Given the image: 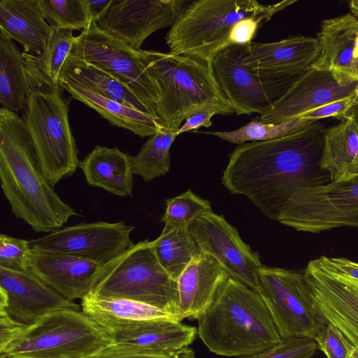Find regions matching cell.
<instances>
[{"mask_svg":"<svg viewBox=\"0 0 358 358\" xmlns=\"http://www.w3.org/2000/svg\"><path fill=\"white\" fill-rule=\"evenodd\" d=\"M134 227L124 222L81 223L31 239V250L64 253L104 264L131 247Z\"/></svg>","mask_w":358,"mask_h":358,"instance_id":"cell-13","label":"cell"},{"mask_svg":"<svg viewBox=\"0 0 358 358\" xmlns=\"http://www.w3.org/2000/svg\"><path fill=\"white\" fill-rule=\"evenodd\" d=\"M60 78L159 119L157 113L129 87L96 66L68 56L61 71Z\"/></svg>","mask_w":358,"mask_h":358,"instance_id":"cell-26","label":"cell"},{"mask_svg":"<svg viewBox=\"0 0 358 358\" xmlns=\"http://www.w3.org/2000/svg\"><path fill=\"white\" fill-rule=\"evenodd\" d=\"M229 278L224 267L210 255L201 252L196 256L177 279L178 320H196Z\"/></svg>","mask_w":358,"mask_h":358,"instance_id":"cell-23","label":"cell"},{"mask_svg":"<svg viewBox=\"0 0 358 358\" xmlns=\"http://www.w3.org/2000/svg\"><path fill=\"white\" fill-rule=\"evenodd\" d=\"M316 38L321 51L310 68L330 71L338 83H358V16L322 20Z\"/></svg>","mask_w":358,"mask_h":358,"instance_id":"cell-19","label":"cell"},{"mask_svg":"<svg viewBox=\"0 0 358 358\" xmlns=\"http://www.w3.org/2000/svg\"><path fill=\"white\" fill-rule=\"evenodd\" d=\"M277 221L313 234L343 227L358 228V175L298 189L280 210Z\"/></svg>","mask_w":358,"mask_h":358,"instance_id":"cell-10","label":"cell"},{"mask_svg":"<svg viewBox=\"0 0 358 358\" xmlns=\"http://www.w3.org/2000/svg\"><path fill=\"white\" fill-rule=\"evenodd\" d=\"M318 349L313 338H282L278 344L255 355L239 358H311Z\"/></svg>","mask_w":358,"mask_h":358,"instance_id":"cell-37","label":"cell"},{"mask_svg":"<svg viewBox=\"0 0 358 358\" xmlns=\"http://www.w3.org/2000/svg\"><path fill=\"white\" fill-rule=\"evenodd\" d=\"M62 90L95 110L111 124L132 131L141 137L154 135L161 120L115 100L98 95L77 84L60 78Z\"/></svg>","mask_w":358,"mask_h":358,"instance_id":"cell-28","label":"cell"},{"mask_svg":"<svg viewBox=\"0 0 358 358\" xmlns=\"http://www.w3.org/2000/svg\"><path fill=\"white\" fill-rule=\"evenodd\" d=\"M128 299L158 308L178 320L177 280L159 264L148 239L134 245L101 266L89 293Z\"/></svg>","mask_w":358,"mask_h":358,"instance_id":"cell-5","label":"cell"},{"mask_svg":"<svg viewBox=\"0 0 358 358\" xmlns=\"http://www.w3.org/2000/svg\"><path fill=\"white\" fill-rule=\"evenodd\" d=\"M349 358H358V350L355 348Z\"/></svg>","mask_w":358,"mask_h":358,"instance_id":"cell-47","label":"cell"},{"mask_svg":"<svg viewBox=\"0 0 358 358\" xmlns=\"http://www.w3.org/2000/svg\"><path fill=\"white\" fill-rule=\"evenodd\" d=\"M190 0H113L97 27L135 50L155 31L171 27Z\"/></svg>","mask_w":358,"mask_h":358,"instance_id":"cell-15","label":"cell"},{"mask_svg":"<svg viewBox=\"0 0 358 358\" xmlns=\"http://www.w3.org/2000/svg\"><path fill=\"white\" fill-rule=\"evenodd\" d=\"M196 320L199 337L217 355H252L282 340L260 294L232 278Z\"/></svg>","mask_w":358,"mask_h":358,"instance_id":"cell-3","label":"cell"},{"mask_svg":"<svg viewBox=\"0 0 358 358\" xmlns=\"http://www.w3.org/2000/svg\"><path fill=\"white\" fill-rule=\"evenodd\" d=\"M82 358H194V354L191 349L176 355H162L112 342Z\"/></svg>","mask_w":358,"mask_h":358,"instance_id":"cell-40","label":"cell"},{"mask_svg":"<svg viewBox=\"0 0 358 358\" xmlns=\"http://www.w3.org/2000/svg\"><path fill=\"white\" fill-rule=\"evenodd\" d=\"M0 27L22 46L24 52L34 55L43 52L52 29L38 0H1Z\"/></svg>","mask_w":358,"mask_h":358,"instance_id":"cell-24","label":"cell"},{"mask_svg":"<svg viewBox=\"0 0 358 358\" xmlns=\"http://www.w3.org/2000/svg\"><path fill=\"white\" fill-rule=\"evenodd\" d=\"M22 52L0 27L1 108L15 113L26 107L27 99L31 90Z\"/></svg>","mask_w":358,"mask_h":358,"instance_id":"cell-31","label":"cell"},{"mask_svg":"<svg viewBox=\"0 0 358 358\" xmlns=\"http://www.w3.org/2000/svg\"></svg>","mask_w":358,"mask_h":358,"instance_id":"cell-49","label":"cell"},{"mask_svg":"<svg viewBox=\"0 0 358 358\" xmlns=\"http://www.w3.org/2000/svg\"><path fill=\"white\" fill-rule=\"evenodd\" d=\"M327 358H349L355 347L331 324L326 322L315 338Z\"/></svg>","mask_w":358,"mask_h":358,"instance_id":"cell-39","label":"cell"},{"mask_svg":"<svg viewBox=\"0 0 358 358\" xmlns=\"http://www.w3.org/2000/svg\"><path fill=\"white\" fill-rule=\"evenodd\" d=\"M266 6L256 0L192 1L166 34L169 52L210 64L217 54L229 47L233 26Z\"/></svg>","mask_w":358,"mask_h":358,"instance_id":"cell-7","label":"cell"},{"mask_svg":"<svg viewBox=\"0 0 358 358\" xmlns=\"http://www.w3.org/2000/svg\"><path fill=\"white\" fill-rule=\"evenodd\" d=\"M152 246L161 266L176 280L201 252L188 227L164 226L160 236L152 241Z\"/></svg>","mask_w":358,"mask_h":358,"instance_id":"cell-32","label":"cell"},{"mask_svg":"<svg viewBox=\"0 0 358 358\" xmlns=\"http://www.w3.org/2000/svg\"><path fill=\"white\" fill-rule=\"evenodd\" d=\"M111 343L104 329L82 310L65 308L23 324L0 349V358H82Z\"/></svg>","mask_w":358,"mask_h":358,"instance_id":"cell-6","label":"cell"},{"mask_svg":"<svg viewBox=\"0 0 358 358\" xmlns=\"http://www.w3.org/2000/svg\"><path fill=\"white\" fill-rule=\"evenodd\" d=\"M315 122L297 117L278 124L263 123L259 117L252 119L245 125L230 131H197L210 134L236 144L247 142L269 141L294 133Z\"/></svg>","mask_w":358,"mask_h":358,"instance_id":"cell-34","label":"cell"},{"mask_svg":"<svg viewBox=\"0 0 358 358\" xmlns=\"http://www.w3.org/2000/svg\"><path fill=\"white\" fill-rule=\"evenodd\" d=\"M177 131L159 123L156 133L150 136L136 156H131L134 174L145 182L166 175L170 170L169 151L178 136Z\"/></svg>","mask_w":358,"mask_h":358,"instance_id":"cell-33","label":"cell"},{"mask_svg":"<svg viewBox=\"0 0 358 358\" xmlns=\"http://www.w3.org/2000/svg\"><path fill=\"white\" fill-rule=\"evenodd\" d=\"M101 265L68 254L31 250L29 270L65 299L74 301L90 292Z\"/></svg>","mask_w":358,"mask_h":358,"instance_id":"cell-21","label":"cell"},{"mask_svg":"<svg viewBox=\"0 0 358 358\" xmlns=\"http://www.w3.org/2000/svg\"><path fill=\"white\" fill-rule=\"evenodd\" d=\"M38 3L52 28L83 31L92 20L87 0H38Z\"/></svg>","mask_w":358,"mask_h":358,"instance_id":"cell-35","label":"cell"},{"mask_svg":"<svg viewBox=\"0 0 358 358\" xmlns=\"http://www.w3.org/2000/svg\"><path fill=\"white\" fill-rule=\"evenodd\" d=\"M141 57L156 82L160 99L155 110L162 123L178 131L195 112L214 109L220 115L234 113L219 87L210 64L170 52L141 50Z\"/></svg>","mask_w":358,"mask_h":358,"instance_id":"cell-4","label":"cell"},{"mask_svg":"<svg viewBox=\"0 0 358 358\" xmlns=\"http://www.w3.org/2000/svg\"><path fill=\"white\" fill-rule=\"evenodd\" d=\"M114 343L162 355L191 350L197 329L173 317L148 320L108 334Z\"/></svg>","mask_w":358,"mask_h":358,"instance_id":"cell-22","label":"cell"},{"mask_svg":"<svg viewBox=\"0 0 358 358\" xmlns=\"http://www.w3.org/2000/svg\"><path fill=\"white\" fill-rule=\"evenodd\" d=\"M112 1L113 0H87L92 19L96 22L107 11Z\"/></svg>","mask_w":358,"mask_h":358,"instance_id":"cell-44","label":"cell"},{"mask_svg":"<svg viewBox=\"0 0 358 358\" xmlns=\"http://www.w3.org/2000/svg\"><path fill=\"white\" fill-rule=\"evenodd\" d=\"M75 38L72 31L52 28L47 45L41 55L22 52L31 90H62L60 73Z\"/></svg>","mask_w":358,"mask_h":358,"instance_id":"cell-30","label":"cell"},{"mask_svg":"<svg viewBox=\"0 0 358 358\" xmlns=\"http://www.w3.org/2000/svg\"><path fill=\"white\" fill-rule=\"evenodd\" d=\"M317 38L290 36L272 43L252 41L248 44V65L268 76H301L320 54Z\"/></svg>","mask_w":358,"mask_h":358,"instance_id":"cell-20","label":"cell"},{"mask_svg":"<svg viewBox=\"0 0 358 358\" xmlns=\"http://www.w3.org/2000/svg\"><path fill=\"white\" fill-rule=\"evenodd\" d=\"M303 273L323 318L358 350V288L326 271L316 259L309 262Z\"/></svg>","mask_w":358,"mask_h":358,"instance_id":"cell-18","label":"cell"},{"mask_svg":"<svg viewBox=\"0 0 358 358\" xmlns=\"http://www.w3.org/2000/svg\"><path fill=\"white\" fill-rule=\"evenodd\" d=\"M357 92V82L338 83L330 71L310 68L266 112L259 115V120L263 123H281Z\"/></svg>","mask_w":358,"mask_h":358,"instance_id":"cell-17","label":"cell"},{"mask_svg":"<svg viewBox=\"0 0 358 358\" xmlns=\"http://www.w3.org/2000/svg\"><path fill=\"white\" fill-rule=\"evenodd\" d=\"M35 144L43 173L52 188L79 166L78 149L62 90L34 89L29 93L24 120Z\"/></svg>","mask_w":358,"mask_h":358,"instance_id":"cell-8","label":"cell"},{"mask_svg":"<svg viewBox=\"0 0 358 358\" xmlns=\"http://www.w3.org/2000/svg\"><path fill=\"white\" fill-rule=\"evenodd\" d=\"M328 273L358 285V263L343 257L322 256L316 259Z\"/></svg>","mask_w":358,"mask_h":358,"instance_id":"cell-41","label":"cell"},{"mask_svg":"<svg viewBox=\"0 0 358 358\" xmlns=\"http://www.w3.org/2000/svg\"><path fill=\"white\" fill-rule=\"evenodd\" d=\"M248 44L229 47L212 61L213 76L237 115L266 112L301 76H268L247 63Z\"/></svg>","mask_w":358,"mask_h":358,"instance_id":"cell-11","label":"cell"},{"mask_svg":"<svg viewBox=\"0 0 358 358\" xmlns=\"http://www.w3.org/2000/svg\"><path fill=\"white\" fill-rule=\"evenodd\" d=\"M349 282V281H348ZM352 283V282H351ZM352 285H354L355 287H357L358 288V285H355V284H353L352 283Z\"/></svg>","mask_w":358,"mask_h":358,"instance_id":"cell-48","label":"cell"},{"mask_svg":"<svg viewBox=\"0 0 358 358\" xmlns=\"http://www.w3.org/2000/svg\"><path fill=\"white\" fill-rule=\"evenodd\" d=\"M217 114H219L218 111L214 109L202 110L194 113L185 120V122L178 130V135L197 129L201 127H210L212 125L211 118Z\"/></svg>","mask_w":358,"mask_h":358,"instance_id":"cell-43","label":"cell"},{"mask_svg":"<svg viewBox=\"0 0 358 358\" xmlns=\"http://www.w3.org/2000/svg\"><path fill=\"white\" fill-rule=\"evenodd\" d=\"M80 305L52 289L31 271H19L0 266V310L14 320L31 324L53 311Z\"/></svg>","mask_w":358,"mask_h":358,"instance_id":"cell-16","label":"cell"},{"mask_svg":"<svg viewBox=\"0 0 358 358\" xmlns=\"http://www.w3.org/2000/svg\"><path fill=\"white\" fill-rule=\"evenodd\" d=\"M357 95L358 92L350 96L331 101L313 109L303 114L299 117L311 122H317L321 119L331 117L341 120L346 117L349 108Z\"/></svg>","mask_w":358,"mask_h":358,"instance_id":"cell-42","label":"cell"},{"mask_svg":"<svg viewBox=\"0 0 358 358\" xmlns=\"http://www.w3.org/2000/svg\"><path fill=\"white\" fill-rule=\"evenodd\" d=\"M346 117H350L353 120L358 129V95L349 108Z\"/></svg>","mask_w":358,"mask_h":358,"instance_id":"cell-45","label":"cell"},{"mask_svg":"<svg viewBox=\"0 0 358 358\" xmlns=\"http://www.w3.org/2000/svg\"><path fill=\"white\" fill-rule=\"evenodd\" d=\"M326 131L317 121L283 137L238 145L229 156L222 184L277 221L298 189L331 182L320 165Z\"/></svg>","mask_w":358,"mask_h":358,"instance_id":"cell-1","label":"cell"},{"mask_svg":"<svg viewBox=\"0 0 358 358\" xmlns=\"http://www.w3.org/2000/svg\"><path fill=\"white\" fill-rule=\"evenodd\" d=\"M80 306L82 311L108 334L143 321L172 317L164 310L141 302L90 294L80 300Z\"/></svg>","mask_w":358,"mask_h":358,"instance_id":"cell-27","label":"cell"},{"mask_svg":"<svg viewBox=\"0 0 358 358\" xmlns=\"http://www.w3.org/2000/svg\"><path fill=\"white\" fill-rule=\"evenodd\" d=\"M166 210L162 222L166 227H188L198 217L211 212L210 202L190 189L166 200Z\"/></svg>","mask_w":358,"mask_h":358,"instance_id":"cell-36","label":"cell"},{"mask_svg":"<svg viewBox=\"0 0 358 358\" xmlns=\"http://www.w3.org/2000/svg\"><path fill=\"white\" fill-rule=\"evenodd\" d=\"M350 12L358 16V0H352L348 2Z\"/></svg>","mask_w":358,"mask_h":358,"instance_id":"cell-46","label":"cell"},{"mask_svg":"<svg viewBox=\"0 0 358 358\" xmlns=\"http://www.w3.org/2000/svg\"><path fill=\"white\" fill-rule=\"evenodd\" d=\"M31 254L29 241L0 235V266L19 271H28Z\"/></svg>","mask_w":358,"mask_h":358,"instance_id":"cell-38","label":"cell"},{"mask_svg":"<svg viewBox=\"0 0 358 358\" xmlns=\"http://www.w3.org/2000/svg\"><path fill=\"white\" fill-rule=\"evenodd\" d=\"M69 57L96 66L129 87L156 113L159 90L135 50L100 29L94 20L76 36Z\"/></svg>","mask_w":358,"mask_h":358,"instance_id":"cell-12","label":"cell"},{"mask_svg":"<svg viewBox=\"0 0 358 358\" xmlns=\"http://www.w3.org/2000/svg\"><path fill=\"white\" fill-rule=\"evenodd\" d=\"M131 156L117 148L97 145L80 162L88 185L120 196H131L134 172Z\"/></svg>","mask_w":358,"mask_h":358,"instance_id":"cell-25","label":"cell"},{"mask_svg":"<svg viewBox=\"0 0 358 358\" xmlns=\"http://www.w3.org/2000/svg\"><path fill=\"white\" fill-rule=\"evenodd\" d=\"M188 229L201 252L217 260L232 278L258 292L259 255L222 215L213 211L194 219Z\"/></svg>","mask_w":358,"mask_h":358,"instance_id":"cell-14","label":"cell"},{"mask_svg":"<svg viewBox=\"0 0 358 358\" xmlns=\"http://www.w3.org/2000/svg\"><path fill=\"white\" fill-rule=\"evenodd\" d=\"M0 180L15 217L36 232L55 231L78 215L46 180L24 120L3 108L0 109Z\"/></svg>","mask_w":358,"mask_h":358,"instance_id":"cell-2","label":"cell"},{"mask_svg":"<svg viewBox=\"0 0 358 358\" xmlns=\"http://www.w3.org/2000/svg\"><path fill=\"white\" fill-rule=\"evenodd\" d=\"M259 291L281 338L315 340L326 321L313 298L303 272L262 266Z\"/></svg>","mask_w":358,"mask_h":358,"instance_id":"cell-9","label":"cell"},{"mask_svg":"<svg viewBox=\"0 0 358 358\" xmlns=\"http://www.w3.org/2000/svg\"><path fill=\"white\" fill-rule=\"evenodd\" d=\"M320 165L332 182L358 175V129L350 117L327 129Z\"/></svg>","mask_w":358,"mask_h":358,"instance_id":"cell-29","label":"cell"}]
</instances>
